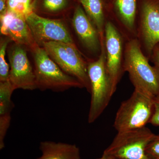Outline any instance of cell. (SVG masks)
Returning a JSON list of instances; mask_svg holds the SVG:
<instances>
[{
	"label": "cell",
	"instance_id": "obj_1",
	"mask_svg": "<svg viewBox=\"0 0 159 159\" xmlns=\"http://www.w3.org/2000/svg\"><path fill=\"white\" fill-rule=\"evenodd\" d=\"M137 38L125 41L124 72H127L134 89L153 97L159 96V68L152 66Z\"/></svg>",
	"mask_w": 159,
	"mask_h": 159
},
{
	"label": "cell",
	"instance_id": "obj_2",
	"mask_svg": "<svg viewBox=\"0 0 159 159\" xmlns=\"http://www.w3.org/2000/svg\"><path fill=\"white\" fill-rule=\"evenodd\" d=\"M101 45V52L99 57L88 64L91 94L88 121L90 124L101 116L115 93L106 68L105 43Z\"/></svg>",
	"mask_w": 159,
	"mask_h": 159
},
{
	"label": "cell",
	"instance_id": "obj_3",
	"mask_svg": "<svg viewBox=\"0 0 159 159\" xmlns=\"http://www.w3.org/2000/svg\"><path fill=\"white\" fill-rule=\"evenodd\" d=\"M31 51L37 89L61 92L73 88H84L78 80L65 73L42 47L37 45Z\"/></svg>",
	"mask_w": 159,
	"mask_h": 159
},
{
	"label": "cell",
	"instance_id": "obj_4",
	"mask_svg": "<svg viewBox=\"0 0 159 159\" xmlns=\"http://www.w3.org/2000/svg\"><path fill=\"white\" fill-rule=\"evenodd\" d=\"M154 98L135 90L117 111L113 126L119 132L145 127L154 111Z\"/></svg>",
	"mask_w": 159,
	"mask_h": 159
},
{
	"label": "cell",
	"instance_id": "obj_5",
	"mask_svg": "<svg viewBox=\"0 0 159 159\" xmlns=\"http://www.w3.org/2000/svg\"><path fill=\"white\" fill-rule=\"evenodd\" d=\"M41 47L65 73L78 80L90 93L88 62L84 59L76 45L50 42L44 43Z\"/></svg>",
	"mask_w": 159,
	"mask_h": 159
},
{
	"label": "cell",
	"instance_id": "obj_6",
	"mask_svg": "<svg viewBox=\"0 0 159 159\" xmlns=\"http://www.w3.org/2000/svg\"><path fill=\"white\" fill-rule=\"evenodd\" d=\"M155 135L146 126L119 132L103 153L118 159H149L146 148Z\"/></svg>",
	"mask_w": 159,
	"mask_h": 159
},
{
	"label": "cell",
	"instance_id": "obj_7",
	"mask_svg": "<svg viewBox=\"0 0 159 159\" xmlns=\"http://www.w3.org/2000/svg\"><path fill=\"white\" fill-rule=\"evenodd\" d=\"M137 32L141 49L150 60L154 48L159 43V0H140Z\"/></svg>",
	"mask_w": 159,
	"mask_h": 159
},
{
	"label": "cell",
	"instance_id": "obj_8",
	"mask_svg": "<svg viewBox=\"0 0 159 159\" xmlns=\"http://www.w3.org/2000/svg\"><path fill=\"white\" fill-rule=\"evenodd\" d=\"M106 68L114 90L124 74V50L125 40L116 25L107 19L104 30Z\"/></svg>",
	"mask_w": 159,
	"mask_h": 159
},
{
	"label": "cell",
	"instance_id": "obj_9",
	"mask_svg": "<svg viewBox=\"0 0 159 159\" xmlns=\"http://www.w3.org/2000/svg\"><path fill=\"white\" fill-rule=\"evenodd\" d=\"M26 20L35 42L40 47L50 42L76 45L62 19L44 17L33 12Z\"/></svg>",
	"mask_w": 159,
	"mask_h": 159
},
{
	"label": "cell",
	"instance_id": "obj_10",
	"mask_svg": "<svg viewBox=\"0 0 159 159\" xmlns=\"http://www.w3.org/2000/svg\"><path fill=\"white\" fill-rule=\"evenodd\" d=\"M25 47L14 43L8 50L9 80L14 90H33L37 89L36 78Z\"/></svg>",
	"mask_w": 159,
	"mask_h": 159
},
{
	"label": "cell",
	"instance_id": "obj_11",
	"mask_svg": "<svg viewBox=\"0 0 159 159\" xmlns=\"http://www.w3.org/2000/svg\"><path fill=\"white\" fill-rule=\"evenodd\" d=\"M72 24L83 47L90 52L100 55L102 45L99 31L78 3L73 10Z\"/></svg>",
	"mask_w": 159,
	"mask_h": 159
},
{
	"label": "cell",
	"instance_id": "obj_12",
	"mask_svg": "<svg viewBox=\"0 0 159 159\" xmlns=\"http://www.w3.org/2000/svg\"><path fill=\"white\" fill-rule=\"evenodd\" d=\"M0 20L1 34L9 37L15 43L27 47L30 50L38 45L25 18L7 11L0 16Z\"/></svg>",
	"mask_w": 159,
	"mask_h": 159
},
{
	"label": "cell",
	"instance_id": "obj_13",
	"mask_svg": "<svg viewBox=\"0 0 159 159\" xmlns=\"http://www.w3.org/2000/svg\"><path fill=\"white\" fill-rule=\"evenodd\" d=\"M113 9L114 15L109 20L119 29L125 40L137 38L138 0H114Z\"/></svg>",
	"mask_w": 159,
	"mask_h": 159
},
{
	"label": "cell",
	"instance_id": "obj_14",
	"mask_svg": "<svg viewBox=\"0 0 159 159\" xmlns=\"http://www.w3.org/2000/svg\"><path fill=\"white\" fill-rule=\"evenodd\" d=\"M39 148L42 155L35 159H81L80 150L75 144L43 141Z\"/></svg>",
	"mask_w": 159,
	"mask_h": 159
},
{
	"label": "cell",
	"instance_id": "obj_15",
	"mask_svg": "<svg viewBox=\"0 0 159 159\" xmlns=\"http://www.w3.org/2000/svg\"><path fill=\"white\" fill-rule=\"evenodd\" d=\"M76 0H34V12L44 17H60L73 11Z\"/></svg>",
	"mask_w": 159,
	"mask_h": 159
},
{
	"label": "cell",
	"instance_id": "obj_16",
	"mask_svg": "<svg viewBox=\"0 0 159 159\" xmlns=\"http://www.w3.org/2000/svg\"><path fill=\"white\" fill-rule=\"evenodd\" d=\"M96 26L99 31L101 43L104 41V30L107 18L103 0H76Z\"/></svg>",
	"mask_w": 159,
	"mask_h": 159
},
{
	"label": "cell",
	"instance_id": "obj_17",
	"mask_svg": "<svg viewBox=\"0 0 159 159\" xmlns=\"http://www.w3.org/2000/svg\"><path fill=\"white\" fill-rule=\"evenodd\" d=\"M34 0H7V11L25 18L34 12Z\"/></svg>",
	"mask_w": 159,
	"mask_h": 159
},
{
	"label": "cell",
	"instance_id": "obj_18",
	"mask_svg": "<svg viewBox=\"0 0 159 159\" xmlns=\"http://www.w3.org/2000/svg\"><path fill=\"white\" fill-rule=\"evenodd\" d=\"M9 37L2 38L0 42V82L9 80V66L6 60V51L9 42Z\"/></svg>",
	"mask_w": 159,
	"mask_h": 159
},
{
	"label": "cell",
	"instance_id": "obj_19",
	"mask_svg": "<svg viewBox=\"0 0 159 159\" xmlns=\"http://www.w3.org/2000/svg\"><path fill=\"white\" fill-rule=\"evenodd\" d=\"M146 153L149 159H159V135H155L149 142Z\"/></svg>",
	"mask_w": 159,
	"mask_h": 159
},
{
	"label": "cell",
	"instance_id": "obj_20",
	"mask_svg": "<svg viewBox=\"0 0 159 159\" xmlns=\"http://www.w3.org/2000/svg\"><path fill=\"white\" fill-rule=\"evenodd\" d=\"M149 123L154 126H159V96L154 98V111Z\"/></svg>",
	"mask_w": 159,
	"mask_h": 159
},
{
	"label": "cell",
	"instance_id": "obj_21",
	"mask_svg": "<svg viewBox=\"0 0 159 159\" xmlns=\"http://www.w3.org/2000/svg\"><path fill=\"white\" fill-rule=\"evenodd\" d=\"M150 60L154 66L159 68V43L154 48Z\"/></svg>",
	"mask_w": 159,
	"mask_h": 159
},
{
	"label": "cell",
	"instance_id": "obj_22",
	"mask_svg": "<svg viewBox=\"0 0 159 159\" xmlns=\"http://www.w3.org/2000/svg\"><path fill=\"white\" fill-rule=\"evenodd\" d=\"M7 11V0H0V16Z\"/></svg>",
	"mask_w": 159,
	"mask_h": 159
},
{
	"label": "cell",
	"instance_id": "obj_23",
	"mask_svg": "<svg viewBox=\"0 0 159 159\" xmlns=\"http://www.w3.org/2000/svg\"><path fill=\"white\" fill-rule=\"evenodd\" d=\"M97 159H118L111 156L108 155L106 154L102 153V156Z\"/></svg>",
	"mask_w": 159,
	"mask_h": 159
}]
</instances>
